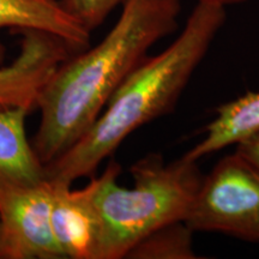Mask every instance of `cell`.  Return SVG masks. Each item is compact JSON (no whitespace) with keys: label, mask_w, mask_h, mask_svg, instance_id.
<instances>
[{"label":"cell","mask_w":259,"mask_h":259,"mask_svg":"<svg viewBox=\"0 0 259 259\" xmlns=\"http://www.w3.org/2000/svg\"><path fill=\"white\" fill-rule=\"evenodd\" d=\"M121 167L111 161L95 180L99 240L94 259H121L145 236L177 221H185L203 174L198 161L185 156L164 162L151 153L130 168L131 187L118 184Z\"/></svg>","instance_id":"cell-3"},{"label":"cell","mask_w":259,"mask_h":259,"mask_svg":"<svg viewBox=\"0 0 259 259\" xmlns=\"http://www.w3.org/2000/svg\"><path fill=\"white\" fill-rule=\"evenodd\" d=\"M193 231L185 221L166 225L145 236L128 252L131 259H194Z\"/></svg>","instance_id":"cell-11"},{"label":"cell","mask_w":259,"mask_h":259,"mask_svg":"<svg viewBox=\"0 0 259 259\" xmlns=\"http://www.w3.org/2000/svg\"><path fill=\"white\" fill-rule=\"evenodd\" d=\"M180 0H126L116 23L95 47L77 52L52 74L36 108L31 145L46 166L76 143L156 42L178 28Z\"/></svg>","instance_id":"cell-1"},{"label":"cell","mask_w":259,"mask_h":259,"mask_svg":"<svg viewBox=\"0 0 259 259\" xmlns=\"http://www.w3.org/2000/svg\"><path fill=\"white\" fill-rule=\"evenodd\" d=\"M53 185L52 231L61 257L94 259L99 240L94 176L88 185L79 190H72L66 185Z\"/></svg>","instance_id":"cell-7"},{"label":"cell","mask_w":259,"mask_h":259,"mask_svg":"<svg viewBox=\"0 0 259 259\" xmlns=\"http://www.w3.org/2000/svg\"><path fill=\"white\" fill-rule=\"evenodd\" d=\"M54 185L0 183V259H59L52 231Z\"/></svg>","instance_id":"cell-5"},{"label":"cell","mask_w":259,"mask_h":259,"mask_svg":"<svg viewBox=\"0 0 259 259\" xmlns=\"http://www.w3.org/2000/svg\"><path fill=\"white\" fill-rule=\"evenodd\" d=\"M19 53L0 66V111L36 109L40 94L58 67L77 53L63 38L41 30H21Z\"/></svg>","instance_id":"cell-6"},{"label":"cell","mask_w":259,"mask_h":259,"mask_svg":"<svg viewBox=\"0 0 259 259\" xmlns=\"http://www.w3.org/2000/svg\"><path fill=\"white\" fill-rule=\"evenodd\" d=\"M65 11L89 32L99 28L112 11L126 0H58Z\"/></svg>","instance_id":"cell-12"},{"label":"cell","mask_w":259,"mask_h":259,"mask_svg":"<svg viewBox=\"0 0 259 259\" xmlns=\"http://www.w3.org/2000/svg\"><path fill=\"white\" fill-rule=\"evenodd\" d=\"M29 111H0V183L35 184L46 179L40 161L25 132Z\"/></svg>","instance_id":"cell-10"},{"label":"cell","mask_w":259,"mask_h":259,"mask_svg":"<svg viewBox=\"0 0 259 259\" xmlns=\"http://www.w3.org/2000/svg\"><path fill=\"white\" fill-rule=\"evenodd\" d=\"M205 126V136L184 155L198 161L229 145H236L259 131V92H247L223 103Z\"/></svg>","instance_id":"cell-9"},{"label":"cell","mask_w":259,"mask_h":259,"mask_svg":"<svg viewBox=\"0 0 259 259\" xmlns=\"http://www.w3.org/2000/svg\"><path fill=\"white\" fill-rule=\"evenodd\" d=\"M197 3H202V4H210V5H216L221 6V8H227V6H233V5H240L244 4L247 0H196Z\"/></svg>","instance_id":"cell-14"},{"label":"cell","mask_w":259,"mask_h":259,"mask_svg":"<svg viewBox=\"0 0 259 259\" xmlns=\"http://www.w3.org/2000/svg\"><path fill=\"white\" fill-rule=\"evenodd\" d=\"M185 222L259 244V168L238 150L222 157L203 176Z\"/></svg>","instance_id":"cell-4"},{"label":"cell","mask_w":259,"mask_h":259,"mask_svg":"<svg viewBox=\"0 0 259 259\" xmlns=\"http://www.w3.org/2000/svg\"><path fill=\"white\" fill-rule=\"evenodd\" d=\"M235 150L259 168V131L236 144Z\"/></svg>","instance_id":"cell-13"},{"label":"cell","mask_w":259,"mask_h":259,"mask_svg":"<svg viewBox=\"0 0 259 259\" xmlns=\"http://www.w3.org/2000/svg\"><path fill=\"white\" fill-rule=\"evenodd\" d=\"M41 30L66 41L74 52L89 47L90 32L65 11L58 0H0V30ZM5 47L0 41V65Z\"/></svg>","instance_id":"cell-8"},{"label":"cell","mask_w":259,"mask_h":259,"mask_svg":"<svg viewBox=\"0 0 259 259\" xmlns=\"http://www.w3.org/2000/svg\"><path fill=\"white\" fill-rule=\"evenodd\" d=\"M226 22V9L197 3L183 31L166 50L147 57L109 99L92 127L45 166L46 179L71 186L100 164L139 127L173 112Z\"/></svg>","instance_id":"cell-2"}]
</instances>
